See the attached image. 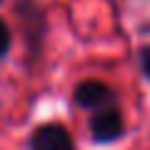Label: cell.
Returning <instances> with one entry per match:
<instances>
[{
  "instance_id": "cell-1",
  "label": "cell",
  "mask_w": 150,
  "mask_h": 150,
  "mask_svg": "<svg viewBox=\"0 0 150 150\" xmlns=\"http://www.w3.org/2000/svg\"><path fill=\"white\" fill-rule=\"evenodd\" d=\"M18 20V33L25 45V58L28 63H38L40 53H43V43L48 35V15L45 8L38 0H15L13 3Z\"/></svg>"
},
{
  "instance_id": "cell-2",
  "label": "cell",
  "mask_w": 150,
  "mask_h": 150,
  "mask_svg": "<svg viewBox=\"0 0 150 150\" xmlns=\"http://www.w3.org/2000/svg\"><path fill=\"white\" fill-rule=\"evenodd\" d=\"M125 135V118L120 105L93 110L88 118V138L95 145H112Z\"/></svg>"
},
{
  "instance_id": "cell-3",
  "label": "cell",
  "mask_w": 150,
  "mask_h": 150,
  "mask_svg": "<svg viewBox=\"0 0 150 150\" xmlns=\"http://www.w3.org/2000/svg\"><path fill=\"white\" fill-rule=\"evenodd\" d=\"M120 95L115 88H110L108 83L95 80V78H88V80H80L73 88V105L80 108V110H100V108L108 105H118Z\"/></svg>"
},
{
  "instance_id": "cell-4",
  "label": "cell",
  "mask_w": 150,
  "mask_h": 150,
  "mask_svg": "<svg viewBox=\"0 0 150 150\" xmlns=\"http://www.w3.org/2000/svg\"><path fill=\"white\" fill-rule=\"evenodd\" d=\"M25 150H75V138L63 123H43L28 135Z\"/></svg>"
},
{
  "instance_id": "cell-5",
  "label": "cell",
  "mask_w": 150,
  "mask_h": 150,
  "mask_svg": "<svg viewBox=\"0 0 150 150\" xmlns=\"http://www.w3.org/2000/svg\"><path fill=\"white\" fill-rule=\"evenodd\" d=\"M135 63H138V70L145 78V83H150V43L140 45V48L135 50Z\"/></svg>"
},
{
  "instance_id": "cell-6",
  "label": "cell",
  "mask_w": 150,
  "mask_h": 150,
  "mask_svg": "<svg viewBox=\"0 0 150 150\" xmlns=\"http://www.w3.org/2000/svg\"><path fill=\"white\" fill-rule=\"evenodd\" d=\"M13 48V30L3 18H0V60H5Z\"/></svg>"
},
{
  "instance_id": "cell-7",
  "label": "cell",
  "mask_w": 150,
  "mask_h": 150,
  "mask_svg": "<svg viewBox=\"0 0 150 150\" xmlns=\"http://www.w3.org/2000/svg\"><path fill=\"white\" fill-rule=\"evenodd\" d=\"M3 3H5V0H0V5H3Z\"/></svg>"
}]
</instances>
